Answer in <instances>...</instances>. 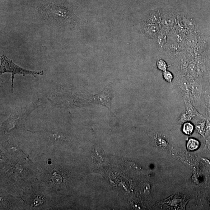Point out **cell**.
<instances>
[{
    "mask_svg": "<svg viewBox=\"0 0 210 210\" xmlns=\"http://www.w3.org/2000/svg\"><path fill=\"white\" fill-rule=\"evenodd\" d=\"M36 12L42 20L57 27H64L76 25L79 19L71 5L57 0L43 4L37 8Z\"/></svg>",
    "mask_w": 210,
    "mask_h": 210,
    "instance_id": "cell-1",
    "label": "cell"
},
{
    "mask_svg": "<svg viewBox=\"0 0 210 210\" xmlns=\"http://www.w3.org/2000/svg\"><path fill=\"white\" fill-rule=\"evenodd\" d=\"M200 146V142L194 138H191L188 140L187 147L188 150L192 151L197 149Z\"/></svg>",
    "mask_w": 210,
    "mask_h": 210,
    "instance_id": "cell-4",
    "label": "cell"
},
{
    "mask_svg": "<svg viewBox=\"0 0 210 210\" xmlns=\"http://www.w3.org/2000/svg\"><path fill=\"white\" fill-rule=\"evenodd\" d=\"M194 130V126L191 123L186 122L184 124L182 130L183 133L187 135H191Z\"/></svg>",
    "mask_w": 210,
    "mask_h": 210,
    "instance_id": "cell-5",
    "label": "cell"
},
{
    "mask_svg": "<svg viewBox=\"0 0 210 210\" xmlns=\"http://www.w3.org/2000/svg\"><path fill=\"white\" fill-rule=\"evenodd\" d=\"M1 75L5 73H10L12 74L11 91L12 93L13 91V81L15 75H22L23 76L32 75L36 77L37 76H41L44 74L43 71H33L20 68L14 63L12 60H10L5 55L1 56Z\"/></svg>",
    "mask_w": 210,
    "mask_h": 210,
    "instance_id": "cell-3",
    "label": "cell"
},
{
    "mask_svg": "<svg viewBox=\"0 0 210 210\" xmlns=\"http://www.w3.org/2000/svg\"><path fill=\"white\" fill-rule=\"evenodd\" d=\"M157 68L160 71L164 72L167 70L168 65L167 63L162 59H160L156 62Z\"/></svg>",
    "mask_w": 210,
    "mask_h": 210,
    "instance_id": "cell-6",
    "label": "cell"
},
{
    "mask_svg": "<svg viewBox=\"0 0 210 210\" xmlns=\"http://www.w3.org/2000/svg\"><path fill=\"white\" fill-rule=\"evenodd\" d=\"M40 101H36L26 107H16L4 122V126L11 130L23 127L28 115L40 105Z\"/></svg>",
    "mask_w": 210,
    "mask_h": 210,
    "instance_id": "cell-2",
    "label": "cell"
},
{
    "mask_svg": "<svg viewBox=\"0 0 210 210\" xmlns=\"http://www.w3.org/2000/svg\"><path fill=\"white\" fill-rule=\"evenodd\" d=\"M163 79L166 82L169 83L172 82L173 79L174 78L173 75L169 71H166L163 72Z\"/></svg>",
    "mask_w": 210,
    "mask_h": 210,
    "instance_id": "cell-7",
    "label": "cell"
}]
</instances>
